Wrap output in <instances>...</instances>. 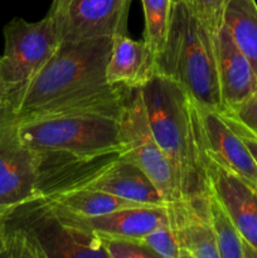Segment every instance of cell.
Wrapping results in <instances>:
<instances>
[{
    "mask_svg": "<svg viewBox=\"0 0 257 258\" xmlns=\"http://www.w3.org/2000/svg\"><path fill=\"white\" fill-rule=\"evenodd\" d=\"M87 189L105 191L126 201L148 206H165L166 201L155 184L139 166L121 156L93 179ZM85 189V188H83Z\"/></svg>",
    "mask_w": 257,
    "mask_h": 258,
    "instance_id": "obj_16",
    "label": "cell"
},
{
    "mask_svg": "<svg viewBox=\"0 0 257 258\" xmlns=\"http://www.w3.org/2000/svg\"><path fill=\"white\" fill-rule=\"evenodd\" d=\"M118 138L123 158L149 176L166 203L183 198L175 170L151 131L141 87H127L118 118Z\"/></svg>",
    "mask_w": 257,
    "mask_h": 258,
    "instance_id": "obj_6",
    "label": "cell"
},
{
    "mask_svg": "<svg viewBox=\"0 0 257 258\" xmlns=\"http://www.w3.org/2000/svg\"><path fill=\"white\" fill-rule=\"evenodd\" d=\"M71 2L72 0H53L52 7H50L49 12H48V15L57 19V18H59L66 12V9L71 4Z\"/></svg>",
    "mask_w": 257,
    "mask_h": 258,
    "instance_id": "obj_27",
    "label": "cell"
},
{
    "mask_svg": "<svg viewBox=\"0 0 257 258\" xmlns=\"http://www.w3.org/2000/svg\"><path fill=\"white\" fill-rule=\"evenodd\" d=\"M131 0H72L55 19L60 42H82L127 34Z\"/></svg>",
    "mask_w": 257,
    "mask_h": 258,
    "instance_id": "obj_11",
    "label": "cell"
},
{
    "mask_svg": "<svg viewBox=\"0 0 257 258\" xmlns=\"http://www.w3.org/2000/svg\"><path fill=\"white\" fill-rule=\"evenodd\" d=\"M151 131L173 165L183 198L209 193L206 154L199 143L193 100L171 78L156 73L141 87Z\"/></svg>",
    "mask_w": 257,
    "mask_h": 258,
    "instance_id": "obj_2",
    "label": "cell"
},
{
    "mask_svg": "<svg viewBox=\"0 0 257 258\" xmlns=\"http://www.w3.org/2000/svg\"><path fill=\"white\" fill-rule=\"evenodd\" d=\"M77 217V216H76ZM91 231L97 234L143 239L161 224L168 222L165 206L127 207L95 218H81Z\"/></svg>",
    "mask_w": 257,
    "mask_h": 258,
    "instance_id": "obj_17",
    "label": "cell"
},
{
    "mask_svg": "<svg viewBox=\"0 0 257 258\" xmlns=\"http://www.w3.org/2000/svg\"><path fill=\"white\" fill-rule=\"evenodd\" d=\"M17 121L20 139L33 153L86 154L122 148L118 118L58 116Z\"/></svg>",
    "mask_w": 257,
    "mask_h": 258,
    "instance_id": "obj_5",
    "label": "cell"
},
{
    "mask_svg": "<svg viewBox=\"0 0 257 258\" xmlns=\"http://www.w3.org/2000/svg\"><path fill=\"white\" fill-rule=\"evenodd\" d=\"M158 55L145 40H135L127 34L112 37L106 80L111 85L143 87L158 73Z\"/></svg>",
    "mask_w": 257,
    "mask_h": 258,
    "instance_id": "obj_15",
    "label": "cell"
},
{
    "mask_svg": "<svg viewBox=\"0 0 257 258\" xmlns=\"http://www.w3.org/2000/svg\"><path fill=\"white\" fill-rule=\"evenodd\" d=\"M221 113L257 136V90L239 105L221 111Z\"/></svg>",
    "mask_w": 257,
    "mask_h": 258,
    "instance_id": "obj_25",
    "label": "cell"
},
{
    "mask_svg": "<svg viewBox=\"0 0 257 258\" xmlns=\"http://www.w3.org/2000/svg\"><path fill=\"white\" fill-rule=\"evenodd\" d=\"M158 71L175 81L198 106L223 110L214 38L186 0L174 2Z\"/></svg>",
    "mask_w": 257,
    "mask_h": 258,
    "instance_id": "obj_3",
    "label": "cell"
},
{
    "mask_svg": "<svg viewBox=\"0 0 257 258\" xmlns=\"http://www.w3.org/2000/svg\"><path fill=\"white\" fill-rule=\"evenodd\" d=\"M0 257L107 258L78 217L39 197L0 213Z\"/></svg>",
    "mask_w": 257,
    "mask_h": 258,
    "instance_id": "obj_1",
    "label": "cell"
},
{
    "mask_svg": "<svg viewBox=\"0 0 257 258\" xmlns=\"http://www.w3.org/2000/svg\"><path fill=\"white\" fill-rule=\"evenodd\" d=\"M166 213L181 258H219L209 217L208 194L168 202Z\"/></svg>",
    "mask_w": 257,
    "mask_h": 258,
    "instance_id": "obj_12",
    "label": "cell"
},
{
    "mask_svg": "<svg viewBox=\"0 0 257 258\" xmlns=\"http://www.w3.org/2000/svg\"><path fill=\"white\" fill-rule=\"evenodd\" d=\"M143 242L158 258H181L180 248L168 222L146 234Z\"/></svg>",
    "mask_w": 257,
    "mask_h": 258,
    "instance_id": "obj_23",
    "label": "cell"
},
{
    "mask_svg": "<svg viewBox=\"0 0 257 258\" xmlns=\"http://www.w3.org/2000/svg\"><path fill=\"white\" fill-rule=\"evenodd\" d=\"M37 161L38 193L42 198L83 189L123 156L122 148L86 154L33 153Z\"/></svg>",
    "mask_w": 257,
    "mask_h": 258,
    "instance_id": "obj_9",
    "label": "cell"
},
{
    "mask_svg": "<svg viewBox=\"0 0 257 258\" xmlns=\"http://www.w3.org/2000/svg\"><path fill=\"white\" fill-rule=\"evenodd\" d=\"M4 39L0 75L9 96L29 82L62 43L55 19L48 14L39 22L14 18L4 27Z\"/></svg>",
    "mask_w": 257,
    "mask_h": 258,
    "instance_id": "obj_7",
    "label": "cell"
},
{
    "mask_svg": "<svg viewBox=\"0 0 257 258\" xmlns=\"http://www.w3.org/2000/svg\"><path fill=\"white\" fill-rule=\"evenodd\" d=\"M223 24L257 75V3L256 0H228Z\"/></svg>",
    "mask_w": 257,
    "mask_h": 258,
    "instance_id": "obj_18",
    "label": "cell"
},
{
    "mask_svg": "<svg viewBox=\"0 0 257 258\" xmlns=\"http://www.w3.org/2000/svg\"><path fill=\"white\" fill-rule=\"evenodd\" d=\"M144 9V40L160 54L168 38L174 0H141Z\"/></svg>",
    "mask_w": 257,
    "mask_h": 258,
    "instance_id": "obj_21",
    "label": "cell"
},
{
    "mask_svg": "<svg viewBox=\"0 0 257 258\" xmlns=\"http://www.w3.org/2000/svg\"><path fill=\"white\" fill-rule=\"evenodd\" d=\"M174 2H179V0H174ZM186 2H190V0H186Z\"/></svg>",
    "mask_w": 257,
    "mask_h": 258,
    "instance_id": "obj_29",
    "label": "cell"
},
{
    "mask_svg": "<svg viewBox=\"0 0 257 258\" xmlns=\"http://www.w3.org/2000/svg\"><path fill=\"white\" fill-rule=\"evenodd\" d=\"M193 106L197 134L207 158L257 189V163L238 134L219 111L201 107L194 101Z\"/></svg>",
    "mask_w": 257,
    "mask_h": 258,
    "instance_id": "obj_10",
    "label": "cell"
},
{
    "mask_svg": "<svg viewBox=\"0 0 257 258\" xmlns=\"http://www.w3.org/2000/svg\"><path fill=\"white\" fill-rule=\"evenodd\" d=\"M206 166L209 189L221 202L244 243L257 258V189L209 158Z\"/></svg>",
    "mask_w": 257,
    "mask_h": 258,
    "instance_id": "obj_13",
    "label": "cell"
},
{
    "mask_svg": "<svg viewBox=\"0 0 257 258\" xmlns=\"http://www.w3.org/2000/svg\"><path fill=\"white\" fill-rule=\"evenodd\" d=\"M8 97H9V91H8L7 86H5L4 81L2 78V75H0V107L7 103Z\"/></svg>",
    "mask_w": 257,
    "mask_h": 258,
    "instance_id": "obj_28",
    "label": "cell"
},
{
    "mask_svg": "<svg viewBox=\"0 0 257 258\" xmlns=\"http://www.w3.org/2000/svg\"><path fill=\"white\" fill-rule=\"evenodd\" d=\"M222 117L226 120V122L228 123V125L231 126V127L233 128L237 134H238L239 138H241L242 140H243V143L246 144V146L248 148V150L251 151L252 156H253V159L256 160V163H257V136L253 135L252 133H249V131H247L244 127H242V126L239 125V123H237L236 121L226 117L224 115H222Z\"/></svg>",
    "mask_w": 257,
    "mask_h": 258,
    "instance_id": "obj_26",
    "label": "cell"
},
{
    "mask_svg": "<svg viewBox=\"0 0 257 258\" xmlns=\"http://www.w3.org/2000/svg\"><path fill=\"white\" fill-rule=\"evenodd\" d=\"M214 48L222 105L227 110L239 105L257 90V75L224 24L214 37Z\"/></svg>",
    "mask_w": 257,
    "mask_h": 258,
    "instance_id": "obj_14",
    "label": "cell"
},
{
    "mask_svg": "<svg viewBox=\"0 0 257 258\" xmlns=\"http://www.w3.org/2000/svg\"><path fill=\"white\" fill-rule=\"evenodd\" d=\"M194 10L213 38L223 25V14L228 0H190Z\"/></svg>",
    "mask_w": 257,
    "mask_h": 258,
    "instance_id": "obj_24",
    "label": "cell"
},
{
    "mask_svg": "<svg viewBox=\"0 0 257 258\" xmlns=\"http://www.w3.org/2000/svg\"><path fill=\"white\" fill-rule=\"evenodd\" d=\"M112 38L62 42L49 62L23 87L13 92L8 105L15 118L67 96L106 85V66Z\"/></svg>",
    "mask_w": 257,
    "mask_h": 258,
    "instance_id": "obj_4",
    "label": "cell"
},
{
    "mask_svg": "<svg viewBox=\"0 0 257 258\" xmlns=\"http://www.w3.org/2000/svg\"><path fill=\"white\" fill-rule=\"evenodd\" d=\"M39 198L37 161L8 102L0 107V213Z\"/></svg>",
    "mask_w": 257,
    "mask_h": 258,
    "instance_id": "obj_8",
    "label": "cell"
},
{
    "mask_svg": "<svg viewBox=\"0 0 257 258\" xmlns=\"http://www.w3.org/2000/svg\"><path fill=\"white\" fill-rule=\"evenodd\" d=\"M45 199L54 202L71 214L81 218H95L127 207L143 206L140 203L118 198L110 193L87 188L68 190Z\"/></svg>",
    "mask_w": 257,
    "mask_h": 258,
    "instance_id": "obj_19",
    "label": "cell"
},
{
    "mask_svg": "<svg viewBox=\"0 0 257 258\" xmlns=\"http://www.w3.org/2000/svg\"><path fill=\"white\" fill-rule=\"evenodd\" d=\"M208 207L219 258H256L244 243L229 214L211 190L208 193Z\"/></svg>",
    "mask_w": 257,
    "mask_h": 258,
    "instance_id": "obj_20",
    "label": "cell"
},
{
    "mask_svg": "<svg viewBox=\"0 0 257 258\" xmlns=\"http://www.w3.org/2000/svg\"><path fill=\"white\" fill-rule=\"evenodd\" d=\"M97 234V233H96ZM107 258H158L143 239L97 234Z\"/></svg>",
    "mask_w": 257,
    "mask_h": 258,
    "instance_id": "obj_22",
    "label": "cell"
}]
</instances>
